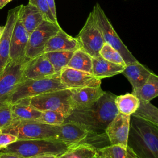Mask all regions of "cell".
<instances>
[{
    "instance_id": "10",
    "label": "cell",
    "mask_w": 158,
    "mask_h": 158,
    "mask_svg": "<svg viewBox=\"0 0 158 158\" xmlns=\"http://www.w3.org/2000/svg\"><path fill=\"white\" fill-rule=\"evenodd\" d=\"M25 62L11 60L0 74V104L7 102L17 85L22 81L23 69Z\"/></svg>"
},
{
    "instance_id": "7",
    "label": "cell",
    "mask_w": 158,
    "mask_h": 158,
    "mask_svg": "<svg viewBox=\"0 0 158 158\" xmlns=\"http://www.w3.org/2000/svg\"><path fill=\"white\" fill-rule=\"evenodd\" d=\"M70 94V89L57 90L32 97L30 98V102L40 111H57L63 114L67 118L73 110Z\"/></svg>"
},
{
    "instance_id": "30",
    "label": "cell",
    "mask_w": 158,
    "mask_h": 158,
    "mask_svg": "<svg viewBox=\"0 0 158 158\" xmlns=\"http://www.w3.org/2000/svg\"><path fill=\"white\" fill-rule=\"evenodd\" d=\"M100 56L104 59L114 64L126 66L123 59L120 53L109 44L105 43L99 52Z\"/></svg>"
},
{
    "instance_id": "15",
    "label": "cell",
    "mask_w": 158,
    "mask_h": 158,
    "mask_svg": "<svg viewBox=\"0 0 158 158\" xmlns=\"http://www.w3.org/2000/svg\"><path fill=\"white\" fill-rule=\"evenodd\" d=\"M55 74L53 66L43 54L28 60L24 64L22 80L43 79L52 77Z\"/></svg>"
},
{
    "instance_id": "26",
    "label": "cell",
    "mask_w": 158,
    "mask_h": 158,
    "mask_svg": "<svg viewBox=\"0 0 158 158\" xmlns=\"http://www.w3.org/2000/svg\"><path fill=\"white\" fill-rule=\"evenodd\" d=\"M98 148L94 145L83 143L71 146L64 154L65 158H96Z\"/></svg>"
},
{
    "instance_id": "6",
    "label": "cell",
    "mask_w": 158,
    "mask_h": 158,
    "mask_svg": "<svg viewBox=\"0 0 158 158\" xmlns=\"http://www.w3.org/2000/svg\"><path fill=\"white\" fill-rule=\"evenodd\" d=\"M93 11L97 25L102 33L105 43L109 44L120 53L126 65L138 62V60L133 56L119 38L110 22L98 3L94 5Z\"/></svg>"
},
{
    "instance_id": "27",
    "label": "cell",
    "mask_w": 158,
    "mask_h": 158,
    "mask_svg": "<svg viewBox=\"0 0 158 158\" xmlns=\"http://www.w3.org/2000/svg\"><path fill=\"white\" fill-rule=\"evenodd\" d=\"M141 118L158 127V108L150 102L140 101L138 109L133 114Z\"/></svg>"
},
{
    "instance_id": "2",
    "label": "cell",
    "mask_w": 158,
    "mask_h": 158,
    "mask_svg": "<svg viewBox=\"0 0 158 158\" xmlns=\"http://www.w3.org/2000/svg\"><path fill=\"white\" fill-rule=\"evenodd\" d=\"M127 146L138 158H158V127L131 115Z\"/></svg>"
},
{
    "instance_id": "16",
    "label": "cell",
    "mask_w": 158,
    "mask_h": 158,
    "mask_svg": "<svg viewBox=\"0 0 158 158\" xmlns=\"http://www.w3.org/2000/svg\"><path fill=\"white\" fill-rule=\"evenodd\" d=\"M70 102L73 109H81L93 105L105 93L101 86L70 89Z\"/></svg>"
},
{
    "instance_id": "33",
    "label": "cell",
    "mask_w": 158,
    "mask_h": 158,
    "mask_svg": "<svg viewBox=\"0 0 158 158\" xmlns=\"http://www.w3.org/2000/svg\"><path fill=\"white\" fill-rule=\"evenodd\" d=\"M17 140L16 136L9 133L3 132L0 130V149L7 147Z\"/></svg>"
},
{
    "instance_id": "35",
    "label": "cell",
    "mask_w": 158,
    "mask_h": 158,
    "mask_svg": "<svg viewBox=\"0 0 158 158\" xmlns=\"http://www.w3.org/2000/svg\"><path fill=\"white\" fill-rule=\"evenodd\" d=\"M47 2L48 3V5L51 10V12L55 18L57 19V14H56V5L54 0H46Z\"/></svg>"
},
{
    "instance_id": "1",
    "label": "cell",
    "mask_w": 158,
    "mask_h": 158,
    "mask_svg": "<svg viewBox=\"0 0 158 158\" xmlns=\"http://www.w3.org/2000/svg\"><path fill=\"white\" fill-rule=\"evenodd\" d=\"M116 95L106 92L93 105L81 109H73L64 122H72L96 134H104L109 123L118 111L115 104Z\"/></svg>"
},
{
    "instance_id": "37",
    "label": "cell",
    "mask_w": 158,
    "mask_h": 158,
    "mask_svg": "<svg viewBox=\"0 0 158 158\" xmlns=\"http://www.w3.org/2000/svg\"><path fill=\"white\" fill-rule=\"evenodd\" d=\"M10 2L9 0H0V9L4 7L7 3Z\"/></svg>"
},
{
    "instance_id": "23",
    "label": "cell",
    "mask_w": 158,
    "mask_h": 158,
    "mask_svg": "<svg viewBox=\"0 0 158 158\" xmlns=\"http://www.w3.org/2000/svg\"><path fill=\"white\" fill-rule=\"evenodd\" d=\"M141 102H150L158 96V75L151 72L146 82L135 94Z\"/></svg>"
},
{
    "instance_id": "39",
    "label": "cell",
    "mask_w": 158,
    "mask_h": 158,
    "mask_svg": "<svg viewBox=\"0 0 158 158\" xmlns=\"http://www.w3.org/2000/svg\"><path fill=\"white\" fill-rule=\"evenodd\" d=\"M57 158H65V155H64V154L63 155H61V156L57 157Z\"/></svg>"
},
{
    "instance_id": "40",
    "label": "cell",
    "mask_w": 158,
    "mask_h": 158,
    "mask_svg": "<svg viewBox=\"0 0 158 158\" xmlns=\"http://www.w3.org/2000/svg\"><path fill=\"white\" fill-rule=\"evenodd\" d=\"M96 158H107V157H102V156H99V155H98V154H97V156H96Z\"/></svg>"
},
{
    "instance_id": "41",
    "label": "cell",
    "mask_w": 158,
    "mask_h": 158,
    "mask_svg": "<svg viewBox=\"0 0 158 158\" xmlns=\"http://www.w3.org/2000/svg\"><path fill=\"white\" fill-rule=\"evenodd\" d=\"M133 158H138V157H136V156H134V157H133Z\"/></svg>"
},
{
    "instance_id": "14",
    "label": "cell",
    "mask_w": 158,
    "mask_h": 158,
    "mask_svg": "<svg viewBox=\"0 0 158 158\" xmlns=\"http://www.w3.org/2000/svg\"><path fill=\"white\" fill-rule=\"evenodd\" d=\"M29 38L30 34L23 25L19 17L11 37L10 58L12 61L23 63L29 60L25 57Z\"/></svg>"
},
{
    "instance_id": "42",
    "label": "cell",
    "mask_w": 158,
    "mask_h": 158,
    "mask_svg": "<svg viewBox=\"0 0 158 158\" xmlns=\"http://www.w3.org/2000/svg\"><path fill=\"white\" fill-rule=\"evenodd\" d=\"M9 1H12V0H9Z\"/></svg>"
},
{
    "instance_id": "34",
    "label": "cell",
    "mask_w": 158,
    "mask_h": 158,
    "mask_svg": "<svg viewBox=\"0 0 158 158\" xmlns=\"http://www.w3.org/2000/svg\"><path fill=\"white\" fill-rule=\"evenodd\" d=\"M0 158H24V157L13 153L0 152Z\"/></svg>"
},
{
    "instance_id": "29",
    "label": "cell",
    "mask_w": 158,
    "mask_h": 158,
    "mask_svg": "<svg viewBox=\"0 0 158 158\" xmlns=\"http://www.w3.org/2000/svg\"><path fill=\"white\" fill-rule=\"evenodd\" d=\"M66 117L62 113L53 110L41 111L40 116L36 120L39 122L52 125H60L64 123Z\"/></svg>"
},
{
    "instance_id": "38",
    "label": "cell",
    "mask_w": 158,
    "mask_h": 158,
    "mask_svg": "<svg viewBox=\"0 0 158 158\" xmlns=\"http://www.w3.org/2000/svg\"><path fill=\"white\" fill-rule=\"evenodd\" d=\"M4 30V26H0V37L2 35Z\"/></svg>"
},
{
    "instance_id": "32",
    "label": "cell",
    "mask_w": 158,
    "mask_h": 158,
    "mask_svg": "<svg viewBox=\"0 0 158 158\" xmlns=\"http://www.w3.org/2000/svg\"><path fill=\"white\" fill-rule=\"evenodd\" d=\"M12 120V104L9 102L0 104V130L9 125Z\"/></svg>"
},
{
    "instance_id": "12",
    "label": "cell",
    "mask_w": 158,
    "mask_h": 158,
    "mask_svg": "<svg viewBox=\"0 0 158 158\" xmlns=\"http://www.w3.org/2000/svg\"><path fill=\"white\" fill-rule=\"evenodd\" d=\"M131 115L118 113L107 127L105 133L110 145L127 148Z\"/></svg>"
},
{
    "instance_id": "20",
    "label": "cell",
    "mask_w": 158,
    "mask_h": 158,
    "mask_svg": "<svg viewBox=\"0 0 158 158\" xmlns=\"http://www.w3.org/2000/svg\"><path fill=\"white\" fill-rule=\"evenodd\" d=\"M19 17L30 35L44 20L43 17L38 8L30 3L22 6Z\"/></svg>"
},
{
    "instance_id": "13",
    "label": "cell",
    "mask_w": 158,
    "mask_h": 158,
    "mask_svg": "<svg viewBox=\"0 0 158 158\" xmlns=\"http://www.w3.org/2000/svg\"><path fill=\"white\" fill-rule=\"evenodd\" d=\"M62 83L67 89L84 87L101 86V80L91 73L76 70L68 67H64L60 72Z\"/></svg>"
},
{
    "instance_id": "25",
    "label": "cell",
    "mask_w": 158,
    "mask_h": 158,
    "mask_svg": "<svg viewBox=\"0 0 158 158\" xmlns=\"http://www.w3.org/2000/svg\"><path fill=\"white\" fill-rule=\"evenodd\" d=\"M74 51H51L44 52L46 58L51 62L54 67L55 73H60V71L67 67Z\"/></svg>"
},
{
    "instance_id": "36",
    "label": "cell",
    "mask_w": 158,
    "mask_h": 158,
    "mask_svg": "<svg viewBox=\"0 0 158 158\" xmlns=\"http://www.w3.org/2000/svg\"><path fill=\"white\" fill-rule=\"evenodd\" d=\"M57 156L54 155H43V156H36L28 158H57Z\"/></svg>"
},
{
    "instance_id": "3",
    "label": "cell",
    "mask_w": 158,
    "mask_h": 158,
    "mask_svg": "<svg viewBox=\"0 0 158 158\" xmlns=\"http://www.w3.org/2000/svg\"><path fill=\"white\" fill-rule=\"evenodd\" d=\"M70 148L67 144L56 139H26L17 140L1 149L0 152L15 154L24 158L43 155L59 157L65 154Z\"/></svg>"
},
{
    "instance_id": "18",
    "label": "cell",
    "mask_w": 158,
    "mask_h": 158,
    "mask_svg": "<svg viewBox=\"0 0 158 158\" xmlns=\"http://www.w3.org/2000/svg\"><path fill=\"white\" fill-rule=\"evenodd\" d=\"M79 48H81V46L77 38L68 35L60 28L46 43L44 53L51 51H75Z\"/></svg>"
},
{
    "instance_id": "28",
    "label": "cell",
    "mask_w": 158,
    "mask_h": 158,
    "mask_svg": "<svg viewBox=\"0 0 158 158\" xmlns=\"http://www.w3.org/2000/svg\"><path fill=\"white\" fill-rule=\"evenodd\" d=\"M98 155L107 158H128L129 148L120 145H108L98 148Z\"/></svg>"
},
{
    "instance_id": "5",
    "label": "cell",
    "mask_w": 158,
    "mask_h": 158,
    "mask_svg": "<svg viewBox=\"0 0 158 158\" xmlns=\"http://www.w3.org/2000/svg\"><path fill=\"white\" fill-rule=\"evenodd\" d=\"M67 89L62 83L60 73L43 79H26L20 82L9 96L7 102L13 104L24 98H31L38 95Z\"/></svg>"
},
{
    "instance_id": "19",
    "label": "cell",
    "mask_w": 158,
    "mask_h": 158,
    "mask_svg": "<svg viewBox=\"0 0 158 158\" xmlns=\"http://www.w3.org/2000/svg\"><path fill=\"white\" fill-rule=\"evenodd\" d=\"M124 69V66L109 62L100 56L92 57L91 74L101 80L122 73Z\"/></svg>"
},
{
    "instance_id": "17",
    "label": "cell",
    "mask_w": 158,
    "mask_h": 158,
    "mask_svg": "<svg viewBox=\"0 0 158 158\" xmlns=\"http://www.w3.org/2000/svg\"><path fill=\"white\" fill-rule=\"evenodd\" d=\"M151 71L138 62L127 65L122 73L126 77L132 86V93L136 94L148 80Z\"/></svg>"
},
{
    "instance_id": "9",
    "label": "cell",
    "mask_w": 158,
    "mask_h": 158,
    "mask_svg": "<svg viewBox=\"0 0 158 158\" xmlns=\"http://www.w3.org/2000/svg\"><path fill=\"white\" fill-rule=\"evenodd\" d=\"M61 27L58 23L43 20L41 24L30 35L25 57L32 59L44 54L45 46L49 40L55 35Z\"/></svg>"
},
{
    "instance_id": "4",
    "label": "cell",
    "mask_w": 158,
    "mask_h": 158,
    "mask_svg": "<svg viewBox=\"0 0 158 158\" xmlns=\"http://www.w3.org/2000/svg\"><path fill=\"white\" fill-rule=\"evenodd\" d=\"M58 129L59 125L45 124L36 120H12L9 125L1 130L16 136L18 140L56 139Z\"/></svg>"
},
{
    "instance_id": "31",
    "label": "cell",
    "mask_w": 158,
    "mask_h": 158,
    "mask_svg": "<svg viewBox=\"0 0 158 158\" xmlns=\"http://www.w3.org/2000/svg\"><path fill=\"white\" fill-rule=\"evenodd\" d=\"M30 4L36 6L41 13L44 20L53 23H58L57 20L52 14L46 0H29Z\"/></svg>"
},
{
    "instance_id": "24",
    "label": "cell",
    "mask_w": 158,
    "mask_h": 158,
    "mask_svg": "<svg viewBox=\"0 0 158 158\" xmlns=\"http://www.w3.org/2000/svg\"><path fill=\"white\" fill-rule=\"evenodd\" d=\"M67 67L91 73L92 57L83 49L75 51Z\"/></svg>"
},
{
    "instance_id": "21",
    "label": "cell",
    "mask_w": 158,
    "mask_h": 158,
    "mask_svg": "<svg viewBox=\"0 0 158 158\" xmlns=\"http://www.w3.org/2000/svg\"><path fill=\"white\" fill-rule=\"evenodd\" d=\"M13 120H36L41 111L34 107L30 102V98L20 99L12 104Z\"/></svg>"
},
{
    "instance_id": "8",
    "label": "cell",
    "mask_w": 158,
    "mask_h": 158,
    "mask_svg": "<svg viewBox=\"0 0 158 158\" xmlns=\"http://www.w3.org/2000/svg\"><path fill=\"white\" fill-rule=\"evenodd\" d=\"M76 38L80 43L81 48L92 57L100 56V50L105 41L97 25L93 10L89 14L85 25Z\"/></svg>"
},
{
    "instance_id": "22",
    "label": "cell",
    "mask_w": 158,
    "mask_h": 158,
    "mask_svg": "<svg viewBox=\"0 0 158 158\" xmlns=\"http://www.w3.org/2000/svg\"><path fill=\"white\" fill-rule=\"evenodd\" d=\"M115 104L119 113L131 115L138 109L140 100L133 93L116 96Z\"/></svg>"
},
{
    "instance_id": "11",
    "label": "cell",
    "mask_w": 158,
    "mask_h": 158,
    "mask_svg": "<svg viewBox=\"0 0 158 158\" xmlns=\"http://www.w3.org/2000/svg\"><path fill=\"white\" fill-rule=\"evenodd\" d=\"M22 6L21 4L9 10L7 14L4 30L0 37V74L11 61L10 58L11 37Z\"/></svg>"
}]
</instances>
